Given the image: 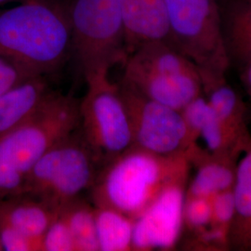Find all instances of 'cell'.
<instances>
[{"label": "cell", "instance_id": "obj_22", "mask_svg": "<svg viewBox=\"0 0 251 251\" xmlns=\"http://www.w3.org/2000/svg\"><path fill=\"white\" fill-rule=\"evenodd\" d=\"M213 220L210 198L186 197L183 206V224L193 229L205 228Z\"/></svg>", "mask_w": 251, "mask_h": 251}, {"label": "cell", "instance_id": "obj_10", "mask_svg": "<svg viewBox=\"0 0 251 251\" xmlns=\"http://www.w3.org/2000/svg\"><path fill=\"white\" fill-rule=\"evenodd\" d=\"M184 183L163 190L134 221L132 251L170 250L179 240L183 225Z\"/></svg>", "mask_w": 251, "mask_h": 251}, {"label": "cell", "instance_id": "obj_17", "mask_svg": "<svg viewBox=\"0 0 251 251\" xmlns=\"http://www.w3.org/2000/svg\"><path fill=\"white\" fill-rule=\"evenodd\" d=\"M100 251H132L134 220L117 210L94 206Z\"/></svg>", "mask_w": 251, "mask_h": 251}, {"label": "cell", "instance_id": "obj_24", "mask_svg": "<svg viewBox=\"0 0 251 251\" xmlns=\"http://www.w3.org/2000/svg\"><path fill=\"white\" fill-rule=\"evenodd\" d=\"M32 77L35 76L0 53V96Z\"/></svg>", "mask_w": 251, "mask_h": 251}, {"label": "cell", "instance_id": "obj_30", "mask_svg": "<svg viewBox=\"0 0 251 251\" xmlns=\"http://www.w3.org/2000/svg\"></svg>", "mask_w": 251, "mask_h": 251}, {"label": "cell", "instance_id": "obj_23", "mask_svg": "<svg viewBox=\"0 0 251 251\" xmlns=\"http://www.w3.org/2000/svg\"><path fill=\"white\" fill-rule=\"evenodd\" d=\"M0 243L2 251H42V243L21 233L0 222Z\"/></svg>", "mask_w": 251, "mask_h": 251}, {"label": "cell", "instance_id": "obj_25", "mask_svg": "<svg viewBox=\"0 0 251 251\" xmlns=\"http://www.w3.org/2000/svg\"><path fill=\"white\" fill-rule=\"evenodd\" d=\"M213 220L220 226H231L235 216V199L233 188L226 190L210 198Z\"/></svg>", "mask_w": 251, "mask_h": 251}, {"label": "cell", "instance_id": "obj_3", "mask_svg": "<svg viewBox=\"0 0 251 251\" xmlns=\"http://www.w3.org/2000/svg\"><path fill=\"white\" fill-rule=\"evenodd\" d=\"M79 101L53 91L36 112L0 138V198L18 196L33 167L79 126Z\"/></svg>", "mask_w": 251, "mask_h": 251}, {"label": "cell", "instance_id": "obj_21", "mask_svg": "<svg viewBox=\"0 0 251 251\" xmlns=\"http://www.w3.org/2000/svg\"><path fill=\"white\" fill-rule=\"evenodd\" d=\"M42 251H75L72 233L60 212L43 236Z\"/></svg>", "mask_w": 251, "mask_h": 251}, {"label": "cell", "instance_id": "obj_29", "mask_svg": "<svg viewBox=\"0 0 251 251\" xmlns=\"http://www.w3.org/2000/svg\"><path fill=\"white\" fill-rule=\"evenodd\" d=\"M217 1H220V0H217Z\"/></svg>", "mask_w": 251, "mask_h": 251}, {"label": "cell", "instance_id": "obj_15", "mask_svg": "<svg viewBox=\"0 0 251 251\" xmlns=\"http://www.w3.org/2000/svg\"><path fill=\"white\" fill-rule=\"evenodd\" d=\"M203 92L216 115L222 121L232 145L246 140L242 101L236 91L225 80V74H200Z\"/></svg>", "mask_w": 251, "mask_h": 251}, {"label": "cell", "instance_id": "obj_2", "mask_svg": "<svg viewBox=\"0 0 251 251\" xmlns=\"http://www.w3.org/2000/svg\"><path fill=\"white\" fill-rule=\"evenodd\" d=\"M189 154L159 155L132 146L105 164L90 189L93 206L136 220L167 187L184 183Z\"/></svg>", "mask_w": 251, "mask_h": 251}, {"label": "cell", "instance_id": "obj_13", "mask_svg": "<svg viewBox=\"0 0 251 251\" xmlns=\"http://www.w3.org/2000/svg\"><path fill=\"white\" fill-rule=\"evenodd\" d=\"M60 209L25 195L0 198V222L42 243Z\"/></svg>", "mask_w": 251, "mask_h": 251}, {"label": "cell", "instance_id": "obj_26", "mask_svg": "<svg viewBox=\"0 0 251 251\" xmlns=\"http://www.w3.org/2000/svg\"><path fill=\"white\" fill-rule=\"evenodd\" d=\"M240 79L251 101V63H248L240 69Z\"/></svg>", "mask_w": 251, "mask_h": 251}, {"label": "cell", "instance_id": "obj_16", "mask_svg": "<svg viewBox=\"0 0 251 251\" xmlns=\"http://www.w3.org/2000/svg\"><path fill=\"white\" fill-rule=\"evenodd\" d=\"M181 113L194 144L200 137L207 151L221 157L233 147L222 121L203 94L193 100Z\"/></svg>", "mask_w": 251, "mask_h": 251}, {"label": "cell", "instance_id": "obj_5", "mask_svg": "<svg viewBox=\"0 0 251 251\" xmlns=\"http://www.w3.org/2000/svg\"><path fill=\"white\" fill-rule=\"evenodd\" d=\"M72 54L85 80L109 75L127 56L125 26L118 0L65 1Z\"/></svg>", "mask_w": 251, "mask_h": 251}, {"label": "cell", "instance_id": "obj_8", "mask_svg": "<svg viewBox=\"0 0 251 251\" xmlns=\"http://www.w3.org/2000/svg\"><path fill=\"white\" fill-rule=\"evenodd\" d=\"M109 75L86 81L78 104L79 128L102 167L133 146L131 126L118 83Z\"/></svg>", "mask_w": 251, "mask_h": 251}, {"label": "cell", "instance_id": "obj_14", "mask_svg": "<svg viewBox=\"0 0 251 251\" xmlns=\"http://www.w3.org/2000/svg\"><path fill=\"white\" fill-rule=\"evenodd\" d=\"M47 76H35L0 96V138L24 123L53 92Z\"/></svg>", "mask_w": 251, "mask_h": 251}, {"label": "cell", "instance_id": "obj_20", "mask_svg": "<svg viewBox=\"0 0 251 251\" xmlns=\"http://www.w3.org/2000/svg\"><path fill=\"white\" fill-rule=\"evenodd\" d=\"M235 170L224 159L207 160L200 165L192 179L186 197L213 198L215 195L233 188Z\"/></svg>", "mask_w": 251, "mask_h": 251}, {"label": "cell", "instance_id": "obj_18", "mask_svg": "<svg viewBox=\"0 0 251 251\" xmlns=\"http://www.w3.org/2000/svg\"><path fill=\"white\" fill-rule=\"evenodd\" d=\"M233 196L235 199V216L233 219V236L240 245L251 242V148L243 156L235 168Z\"/></svg>", "mask_w": 251, "mask_h": 251}, {"label": "cell", "instance_id": "obj_12", "mask_svg": "<svg viewBox=\"0 0 251 251\" xmlns=\"http://www.w3.org/2000/svg\"><path fill=\"white\" fill-rule=\"evenodd\" d=\"M222 36L230 65L251 63V0H220Z\"/></svg>", "mask_w": 251, "mask_h": 251}, {"label": "cell", "instance_id": "obj_19", "mask_svg": "<svg viewBox=\"0 0 251 251\" xmlns=\"http://www.w3.org/2000/svg\"><path fill=\"white\" fill-rule=\"evenodd\" d=\"M72 233L75 251H100L94 206L76 198L60 209Z\"/></svg>", "mask_w": 251, "mask_h": 251}, {"label": "cell", "instance_id": "obj_1", "mask_svg": "<svg viewBox=\"0 0 251 251\" xmlns=\"http://www.w3.org/2000/svg\"><path fill=\"white\" fill-rule=\"evenodd\" d=\"M0 53L34 76L59 71L72 54L65 1L29 0L0 10Z\"/></svg>", "mask_w": 251, "mask_h": 251}, {"label": "cell", "instance_id": "obj_7", "mask_svg": "<svg viewBox=\"0 0 251 251\" xmlns=\"http://www.w3.org/2000/svg\"><path fill=\"white\" fill-rule=\"evenodd\" d=\"M171 44L198 66L200 74H225L230 66L217 0H163Z\"/></svg>", "mask_w": 251, "mask_h": 251}, {"label": "cell", "instance_id": "obj_28", "mask_svg": "<svg viewBox=\"0 0 251 251\" xmlns=\"http://www.w3.org/2000/svg\"><path fill=\"white\" fill-rule=\"evenodd\" d=\"M0 251H2V247H1V243H0Z\"/></svg>", "mask_w": 251, "mask_h": 251}, {"label": "cell", "instance_id": "obj_6", "mask_svg": "<svg viewBox=\"0 0 251 251\" xmlns=\"http://www.w3.org/2000/svg\"><path fill=\"white\" fill-rule=\"evenodd\" d=\"M101 168L78 126L36 162L20 195L40 199L61 209L90 191Z\"/></svg>", "mask_w": 251, "mask_h": 251}, {"label": "cell", "instance_id": "obj_27", "mask_svg": "<svg viewBox=\"0 0 251 251\" xmlns=\"http://www.w3.org/2000/svg\"><path fill=\"white\" fill-rule=\"evenodd\" d=\"M15 1H18V2H25V1H29V0H0V4H5V3H9V2H15Z\"/></svg>", "mask_w": 251, "mask_h": 251}, {"label": "cell", "instance_id": "obj_11", "mask_svg": "<svg viewBox=\"0 0 251 251\" xmlns=\"http://www.w3.org/2000/svg\"><path fill=\"white\" fill-rule=\"evenodd\" d=\"M125 26L127 55L152 41L171 43L170 28L163 0H118Z\"/></svg>", "mask_w": 251, "mask_h": 251}, {"label": "cell", "instance_id": "obj_4", "mask_svg": "<svg viewBox=\"0 0 251 251\" xmlns=\"http://www.w3.org/2000/svg\"><path fill=\"white\" fill-rule=\"evenodd\" d=\"M121 82L145 97L182 111L203 94L198 66L166 41L144 43L126 56Z\"/></svg>", "mask_w": 251, "mask_h": 251}, {"label": "cell", "instance_id": "obj_9", "mask_svg": "<svg viewBox=\"0 0 251 251\" xmlns=\"http://www.w3.org/2000/svg\"><path fill=\"white\" fill-rule=\"evenodd\" d=\"M131 126L133 146L159 155L189 154L196 146L181 111L149 99L118 83Z\"/></svg>", "mask_w": 251, "mask_h": 251}]
</instances>
